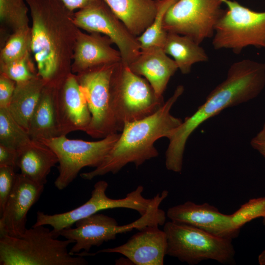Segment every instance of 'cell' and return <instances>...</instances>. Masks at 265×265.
<instances>
[{
	"label": "cell",
	"mask_w": 265,
	"mask_h": 265,
	"mask_svg": "<svg viewBox=\"0 0 265 265\" xmlns=\"http://www.w3.org/2000/svg\"><path fill=\"white\" fill-rule=\"evenodd\" d=\"M155 0L159 1V0Z\"/></svg>",
	"instance_id": "cell-38"
},
{
	"label": "cell",
	"mask_w": 265,
	"mask_h": 265,
	"mask_svg": "<svg viewBox=\"0 0 265 265\" xmlns=\"http://www.w3.org/2000/svg\"><path fill=\"white\" fill-rule=\"evenodd\" d=\"M29 53L23 57L7 63H0V73L16 82L28 80L36 76L37 69Z\"/></svg>",
	"instance_id": "cell-29"
},
{
	"label": "cell",
	"mask_w": 265,
	"mask_h": 265,
	"mask_svg": "<svg viewBox=\"0 0 265 265\" xmlns=\"http://www.w3.org/2000/svg\"><path fill=\"white\" fill-rule=\"evenodd\" d=\"M133 235L126 243L113 248L99 250L101 253H119L135 265H163L166 255L167 238L158 226H149Z\"/></svg>",
	"instance_id": "cell-17"
},
{
	"label": "cell",
	"mask_w": 265,
	"mask_h": 265,
	"mask_svg": "<svg viewBox=\"0 0 265 265\" xmlns=\"http://www.w3.org/2000/svg\"><path fill=\"white\" fill-rule=\"evenodd\" d=\"M112 41L98 32L78 30L71 66L72 73L77 74L96 67L122 61L119 50L113 48Z\"/></svg>",
	"instance_id": "cell-18"
},
{
	"label": "cell",
	"mask_w": 265,
	"mask_h": 265,
	"mask_svg": "<svg viewBox=\"0 0 265 265\" xmlns=\"http://www.w3.org/2000/svg\"><path fill=\"white\" fill-rule=\"evenodd\" d=\"M44 186L17 173L14 186L0 213V235L19 237L25 232L27 214L42 194Z\"/></svg>",
	"instance_id": "cell-14"
},
{
	"label": "cell",
	"mask_w": 265,
	"mask_h": 265,
	"mask_svg": "<svg viewBox=\"0 0 265 265\" xmlns=\"http://www.w3.org/2000/svg\"><path fill=\"white\" fill-rule=\"evenodd\" d=\"M31 140L27 131L14 119L8 108H0V144L18 150Z\"/></svg>",
	"instance_id": "cell-26"
},
{
	"label": "cell",
	"mask_w": 265,
	"mask_h": 265,
	"mask_svg": "<svg viewBox=\"0 0 265 265\" xmlns=\"http://www.w3.org/2000/svg\"><path fill=\"white\" fill-rule=\"evenodd\" d=\"M108 183L104 180L97 182L94 186L90 198L84 204L71 211L54 214H48L40 211L36 213L33 226L49 225L58 237L59 232L71 227L75 222L102 210L115 208L133 210L140 215L145 213L151 204L152 199L143 197L144 187L138 186L134 190L121 199H112L106 194Z\"/></svg>",
	"instance_id": "cell-10"
},
{
	"label": "cell",
	"mask_w": 265,
	"mask_h": 265,
	"mask_svg": "<svg viewBox=\"0 0 265 265\" xmlns=\"http://www.w3.org/2000/svg\"><path fill=\"white\" fill-rule=\"evenodd\" d=\"M29 11L26 0H0V21L13 31L29 26Z\"/></svg>",
	"instance_id": "cell-28"
},
{
	"label": "cell",
	"mask_w": 265,
	"mask_h": 265,
	"mask_svg": "<svg viewBox=\"0 0 265 265\" xmlns=\"http://www.w3.org/2000/svg\"><path fill=\"white\" fill-rule=\"evenodd\" d=\"M184 91L178 85L173 94L156 112L145 118L125 124L120 136L102 163L93 170L80 174L85 180L108 173L116 174L129 163L138 167L158 157L155 142L161 137L168 139L182 123L170 113L173 105Z\"/></svg>",
	"instance_id": "cell-3"
},
{
	"label": "cell",
	"mask_w": 265,
	"mask_h": 265,
	"mask_svg": "<svg viewBox=\"0 0 265 265\" xmlns=\"http://www.w3.org/2000/svg\"><path fill=\"white\" fill-rule=\"evenodd\" d=\"M160 203L153 201L146 212L132 223L119 225L115 219L102 213H95L75 222V227H67L58 234L65 239L72 240L74 245L70 250L73 255L81 251L88 253L93 246H99L104 242L114 240L117 235L133 229L140 230L149 226H162L166 213L159 208Z\"/></svg>",
	"instance_id": "cell-7"
},
{
	"label": "cell",
	"mask_w": 265,
	"mask_h": 265,
	"mask_svg": "<svg viewBox=\"0 0 265 265\" xmlns=\"http://www.w3.org/2000/svg\"><path fill=\"white\" fill-rule=\"evenodd\" d=\"M31 19V53L37 74L46 82L59 86L72 73L79 28L75 12L60 0H26Z\"/></svg>",
	"instance_id": "cell-1"
},
{
	"label": "cell",
	"mask_w": 265,
	"mask_h": 265,
	"mask_svg": "<svg viewBox=\"0 0 265 265\" xmlns=\"http://www.w3.org/2000/svg\"><path fill=\"white\" fill-rule=\"evenodd\" d=\"M75 25L87 32L108 37L118 47L122 62L129 66L139 55L141 48L137 37L128 30L104 0H98L73 15Z\"/></svg>",
	"instance_id": "cell-13"
},
{
	"label": "cell",
	"mask_w": 265,
	"mask_h": 265,
	"mask_svg": "<svg viewBox=\"0 0 265 265\" xmlns=\"http://www.w3.org/2000/svg\"><path fill=\"white\" fill-rule=\"evenodd\" d=\"M162 49L167 55L173 58L178 69L183 74H189L194 64L209 60L205 50L186 36L167 32Z\"/></svg>",
	"instance_id": "cell-24"
},
{
	"label": "cell",
	"mask_w": 265,
	"mask_h": 265,
	"mask_svg": "<svg viewBox=\"0 0 265 265\" xmlns=\"http://www.w3.org/2000/svg\"><path fill=\"white\" fill-rule=\"evenodd\" d=\"M221 0L227 8L215 27L214 49H230L239 54L249 46L265 48V11H253L236 0Z\"/></svg>",
	"instance_id": "cell-9"
},
{
	"label": "cell",
	"mask_w": 265,
	"mask_h": 265,
	"mask_svg": "<svg viewBox=\"0 0 265 265\" xmlns=\"http://www.w3.org/2000/svg\"><path fill=\"white\" fill-rule=\"evenodd\" d=\"M31 52V28L29 26L13 31L0 50V63H7Z\"/></svg>",
	"instance_id": "cell-27"
},
{
	"label": "cell",
	"mask_w": 265,
	"mask_h": 265,
	"mask_svg": "<svg viewBox=\"0 0 265 265\" xmlns=\"http://www.w3.org/2000/svg\"><path fill=\"white\" fill-rule=\"evenodd\" d=\"M120 135L113 133L95 141L69 139L66 135L41 141L50 148L58 159V175L54 183L56 188L58 190L66 188L84 167H98Z\"/></svg>",
	"instance_id": "cell-8"
},
{
	"label": "cell",
	"mask_w": 265,
	"mask_h": 265,
	"mask_svg": "<svg viewBox=\"0 0 265 265\" xmlns=\"http://www.w3.org/2000/svg\"><path fill=\"white\" fill-rule=\"evenodd\" d=\"M258 260L260 265H265V249L258 256Z\"/></svg>",
	"instance_id": "cell-36"
},
{
	"label": "cell",
	"mask_w": 265,
	"mask_h": 265,
	"mask_svg": "<svg viewBox=\"0 0 265 265\" xmlns=\"http://www.w3.org/2000/svg\"><path fill=\"white\" fill-rule=\"evenodd\" d=\"M70 10L75 12L94 3L98 0H60Z\"/></svg>",
	"instance_id": "cell-35"
},
{
	"label": "cell",
	"mask_w": 265,
	"mask_h": 265,
	"mask_svg": "<svg viewBox=\"0 0 265 265\" xmlns=\"http://www.w3.org/2000/svg\"><path fill=\"white\" fill-rule=\"evenodd\" d=\"M57 106L59 136L85 132L91 115L76 74L70 73L58 87Z\"/></svg>",
	"instance_id": "cell-16"
},
{
	"label": "cell",
	"mask_w": 265,
	"mask_h": 265,
	"mask_svg": "<svg viewBox=\"0 0 265 265\" xmlns=\"http://www.w3.org/2000/svg\"><path fill=\"white\" fill-rule=\"evenodd\" d=\"M222 3L221 0H178L166 12L164 28L200 44L213 37L215 26L226 11Z\"/></svg>",
	"instance_id": "cell-11"
},
{
	"label": "cell",
	"mask_w": 265,
	"mask_h": 265,
	"mask_svg": "<svg viewBox=\"0 0 265 265\" xmlns=\"http://www.w3.org/2000/svg\"><path fill=\"white\" fill-rule=\"evenodd\" d=\"M128 66L134 73L144 77L159 97H163L170 78L178 69L175 61L163 49L156 46L141 49Z\"/></svg>",
	"instance_id": "cell-19"
},
{
	"label": "cell",
	"mask_w": 265,
	"mask_h": 265,
	"mask_svg": "<svg viewBox=\"0 0 265 265\" xmlns=\"http://www.w3.org/2000/svg\"><path fill=\"white\" fill-rule=\"evenodd\" d=\"M265 86V63L243 59L233 63L226 79L208 95L205 102L186 118L168 139L165 153L167 170L181 173L186 141L191 133L207 120L223 109L257 97Z\"/></svg>",
	"instance_id": "cell-2"
},
{
	"label": "cell",
	"mask_w": 265,
	"mask_h": 265,
	"mask_svg": "<svg viewBox=\"0 0 265 265\" xmlns=\"http://www.w3.org/2000/svg\"><path fill=\"white\" fill-rule=\"evenodd\" d=\"M15 168L12 166H0V213L4 210L14 186L17 174Z\"/></svg>",
	"instance_id": "cell-31"
},
{
	"label": "cell",
	"mask_w": 265,
	"mask_h": 265,
	"mask_svg": "<svg viewBox=\"0 0 265 265\" xmlns=\"http://www.w3.org/2000/svg\"><path fill=\"white\" fill-rule=\"evenodd\" d=\"M230 217L233 227L238 231L251 220L259 217H265V197L250 199L230 214Z\"/></svg>",
	"instance_id": "cell-30"
},
{
	"label": "cell",
	"mask_w": 265,
	"mask_h": 265,
	"mask_svg": "<svg viewBox=\"0 0 265 265\" xmlns=\"http://www.w3.org/2000/svg\"><path fill=\"white\" fill-rule=\"evenodd\" d=\"M16 82L0 73V108H8L13 97Z\"/></svg>",
	"instance_id": "cell-32"
},
{
	"label": "cell",
	"mask_w": 265,
	"mask_h": 265,
	"mask_svg": "<svg viewBox=\"0 0 265 265\" xmlns=\"http://www.w3.org/2000/svg\"><path fill=\"white\" fill-rule=\"evenodd\" d=\"M166 255L189 265L213 260L222 264L235 262L232 239L218 237L188 225L170 221L163 226Z\"/></svg>",
	"instance_id": "cell-6"
},
{
	"label": "cell",
	"mask_w": 265,
	"mask_h": 265,
	"mask_svg": "<svg viewBox=\"0 0 265 265\" xmlns=\"http://www.w3.org/2000/svg\"><path fill=\"white\" fill-rule=\"evenodd\" d=\"M178 0L157 1V10L153 22L141 35L137 37L141 49L155 46L162 48L167 34L163 27L164 16L168 9Z\"/></svg>",
	"instance_id": "cell-25"
},
{
	"label": "cell",
	"mask_w": 265,
	"mask_h": 265,
	"mask_svg": "<svg viewBox=\"0 0 265 265\" xmlns=\"http://www.w3.org/2000/svg\"><path fill=\"white\" fill-rule=\"evenodd\" d=\"M59 86L52 84L45 85L29 124L28 133L31 140L41 142L59 136L57 106Z\"/></svg>",
	"instance_id": "cell-20"
},
{
	"label": "cell",
	"mask_w": 265,
	"mask_h": 265,
	"mask_svg": "<svg viewBox=\"0 0 265 265\" xmlns=\"http://www.w3.org/2000/svg\"><path fill=\"white\" fill-rule=\"evenodd\" d=\"M45 225L32 226L19 237L0 236V265H86L68 250L72 240H60Z\"/></svg>",
	"instance_id": "cell-4"
},
{
	"label": "cell",
	"mask_w": 265,
	"mask_h": 265,
	"mask_svg": "<svg viewBox=\"0 0 265 265\" xmlns=\"http://www.w3.org/2000/svg\"><path fill=\"white\" fill-rule=\"evenodd\" d=\"M17 154L16 149L0 144V166L17 167Z\"/></svg>",
	"instance_id": "cell-33"
},
{
	"label": "cell",
	"mask_w": 265,
	"mask_h": 265,
	"mask_svg": "<svg viewBox=\"0 0 265 265\" xmlns=\"http://www.w3.org/2000/svg\"><path fill=\"white\" fill-rule=\"evenodd\" d=\"M116 64L96 67L76 74L91 115L85 132L94 138H103L118 132L110 95V79Z\"/></svg>",
	"instance_id": "cell-12"
},
{
	"label": "cell",
	"mask_w": 265,
	"mask_h": 265,
	"mask_svg": "<svg viewBox=\"0 0 265 265\" xmlns=\"http://www.w3.org/2000/svg\"><path fill=\"white\" fill-rule=\"evenodd\" d=\"M111 107L118 132L125 124L152 115L164 104L145 79L122 61L117 63L110 83Z\"/></svg>",
	"instance_id": "cell-5"
},
{
	"label": "cell",
	"mask_w": 265,
	"mask_h": 265,
	"mask_svg": "<svg viewBox=\"0 0 265 265\" xmlns=\"http://www.w3.org/2000/svg\"><path fill=\"white\" fill-rule=\"evenodd\" d=\"M130 33L137 37L151 25L156 16L155 0H104Z\"/></svg>",
	"instance_id": "cell-22"
},
{
	"label": "cell",
	"mask_w": 265,
	"mask_h": 265,
	"mask_svg": "<svg viewBox=\"0 0 265 265\" xmlns=\"http://www.w3.org/2000/svg\"><path fill=\"white\" fill-rule=\"evenodd\" d=\"M17 151L16 166L21 174L37 184L45 186L51 169L58 163L55 153L42 142L32 140Z\"/></svg>",
	"instance_id": "cell-21"
},
{
	"label": "cell",
	"mask_w": 265,
	"mask_h": 265,
	"mask_svg": "<svg viewBox=\"0 0 265 265\" xmlns=\"http://www.w3.org/2000/svg\"><path fill=\"white\" fill-rule=\"evenodd\" d=\"M46 84L38 74L28 80L16 82L8 109L27 132L31 116Z\"/></svg>",
	"instance_id": "cell-23"
},
{
	"label": "cell",
	"mask_w": 265,
	"mask_h": 265,
	"mask_svg": "<svg viewBox=\"0 0 265 265\" xmlns=\"http://www.w3.org/2000/svg\"><path fill=\"white\" fill-rule=\"evenodd\" d=\"M166 216L170 221L192 226L218 237L233 239L239 233L233 227L230 215L221 213L207 203L186 201L169 208Z\"/></svg>",
	"instance_id": "cell-15"
},
{
	"label": "cell",
	"mask_w": 265,
	"mask_h": 265,
	"mask_svg": "<svg viewBox=\"0 0 265 265\" xmlns=\"http://www.w3.org/2000/svg\"><path fill=\"white\" fill-rule=\"evenodd\" d=\"M263 224L265 226V217L263 218Z\"/></svg>",
	"instance_id": "cell-37"
},
{
	"label": "cell",
	"mask_w": 265,
	"mask_h": 265,
	"mask_svg": "<svg viewBox=\"0 0 265 265\" xmlns=\"http://www.w3.org/2000/svg\"><path fill=\"white\" fill-rule=\"evenodd\" d=\"M250 145L265 159V122L262 129L251 139Z\"/></svg>",
	"instance_id": "cell-34"
}]
</instances>
